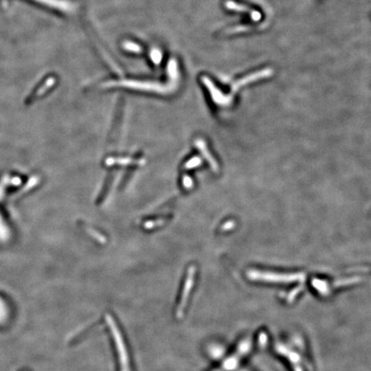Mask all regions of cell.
Returning <instances> with one entry per match:
<instances>
[{
  "label": "cell",
  "mask_w": 371,
  "mask_h": 371,
  "mask_svg": "<svg viewBox=\"0 0 371 371\" xmlns=\"http://www.w3.org/2000/svg\"><path fill=\"white\" fill-rule=\"evenodd\" d=\"M167 73L169 76V83L167 86H164L160 83L149 82V81H137L131 79H123L118 81H109L102 85L104 88H110L115 86H122L131 89H140V90H148L157 93L172 92L178 86L180 79V72L178 68L177 60L175 58H171L168 63Z\"/></svg>",
  "instance_id": "6da1fadb"
},
{
  "label": "cell",
  "mask_w": 371,
  "mask_h": 371,
  "mask_svg": "<svg viewBox=\"0 0 371 371\" xmlns=\"http://www.w3.org/2000/svg\"><path fill=\"white\" fill-rule=\"evenodd\" d=\"M34 2L50 7L65 13H74L78 10V4L70 0H32Z\"/></svg>",
  "instance_id": "7a4b0ae2"
},
{
  "label": "cell",
  "mask_w": 371,
  "mask_h": 371,
  "mask_svg": "<svg viewBox=\"0 0 371 371\" xmlns=\"http://www.w3.org/2000/svg\"><path fill=\"white\" fill-rule=\"evenodd\" d=\"M122 47L126 51L134 53V54H141L143 49L140 47V45L137 44L135 42L130 41H125L122 43Z\"/></svg>",
  "instance_id": "3957f363"
},
{
  "label": "cell",
  "mask_w": 371,
  "mask_h": 371,
  "mask_svg": "<svg viewBox=\"0 0 371 371\" xmlns=\"http://www.w3.org/2000/svg\"><path fill=\"white\" fill-rule=\"evenodd\" d=\"M150 58L155 65H160L163 59V53L158 48H152L150 51Z\"/></svg>",
  "instance_id": "277c9868"
},
{
  "label": "cell",
  "mask_w": 371,
  "mask_h": 371,
  "mask_svg": "<svg viewBox=\"0 0 371 371\" xmlns=\"http://www.w3.org/2000/svg\"><path fill=\"white\" fill-rule=\"evenodd\" d=\"M8 316V308L1 297H0V323L5 320Z\"/></svg>",
  "instance_id": "5b68a950"
}]
</instances>
